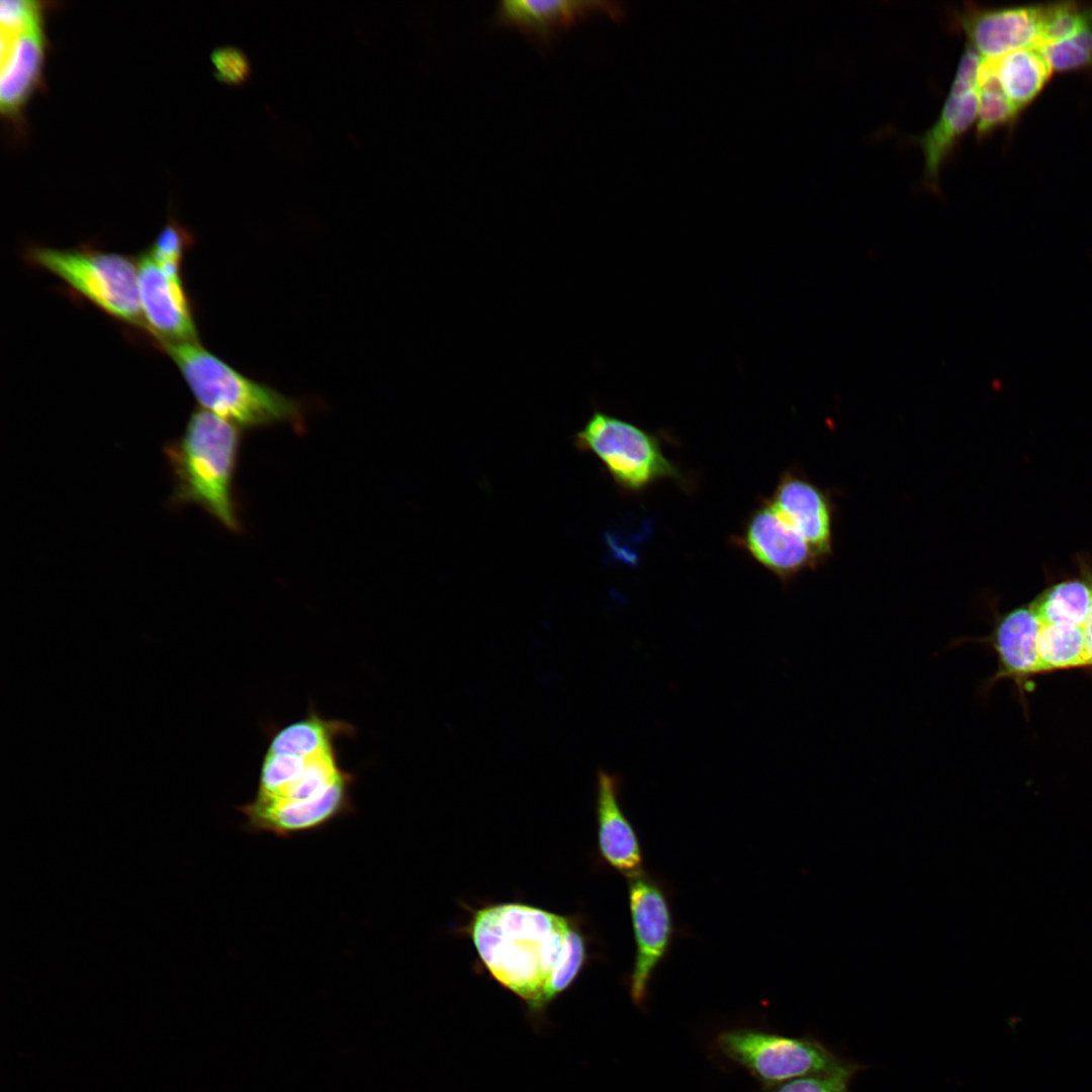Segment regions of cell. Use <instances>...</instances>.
<instances>
[{
    "label": "cell",
    "instance_id": "7c38bea8",
    "mask_svg": "<svg viewBox=\"0 0 1092 1092\" xmlns=\"http://www.w3.org/2000/svg\"><path fill=\"white\" fill-rule=\"evenodd\" d=\"M952 18L967 44L983 59H998L1040 41V5L984 7L966 3Z\"/></svg>",
    "mask_w": 1092,
    "mask_h": 1092
},
{
    "label": "cell",
    "instance_id": "d4e9b609",
    "mask_svg": "<svg viewBox=\"0 0 1092 1092\" xmlns=\"http://www.w3.org/2000/svg\"><path fill=\"white\" fill-rule=\"evenodd\" d=\"M215 76L221 82L238 85L251 75V62L243 50L234 46L216 48L211 53Z\"/></svg>",
    "mask_w": 1092,
    "mask_h": 1092
},
{
    "label": "cell",
    "instance_id": "9a60e30c",
    "mask_svg": "<svg viewBox=\"0 0 1092 1092\" xmlns=\"http://www.w3.org/2000/svg\"><path fill=\"white\" fill-rule=\"evenodd\" d=\"M622 786L620 775L597 770L599 851L608 866L630 879L645 871L644 854L637 831L621 806Z\"/></svg>",
    "mask_w": 1092,
    "mask_h": 1092
},
{
    "label": "cell",
    "instance_id": "3957f363",
    "mask_svg": "<svg viewBox=\"0 0 1092 1092\" xmlns=\"http://www.w3.org/2000/svg\"><path fill=\"white\" fill-rule=\"evenodd\" d=\"M240 428L204 408L189 417L184 433L164 447L173 476L170 505L202 508L231 532L241 531L235 478Z\"/></svg>",
    "mask_w": 1092,
    "mask_h": 1092
},
{
    "label": "cell",
    "instance_id": "5bb4252c",
    "mask_svg": "<svg viewBox=\"0 0 1092 1092\" xmlns=\"http://www.w3.org/2000/svg\"><path fill=\"white\" fill-rule=\"evenodd\" d=\"M355 778L333 787L322 798L305 803L275 804L252 799L237 810L245 817L243 829L250 833H269L290 837L324 828L354 812L352 787Z\"/></svg>",
    "mask_w": 1092,
    "mask_h": 1092
},
{
    "label": "cell",
    "instance_id": "9c48e42d",
    "mask_svg": "<svg viewBox=\"0 0 1092 1092\" xmlns=\"http://www.w3.org/2000/svg\"><path fill=\"white\" fill-rule=\"evenodd\" d=\"M628 902L635 945L630 995L641 1006L655 971L669 956L679 932L672 913L671 887L660 876L644 871L630 878Z\"/></svg>",
    "mask_w": 1092,
    "mask_h": 1092
},
{
    "label": "cell",
    "instance_id": "ac0fdd59",
    "mask_svg": "<svg viewBox=\"0 0 1092 1092\" xmlns=\"http://www.w3.org/2000/svg\"><path fill=\"white\" fill-rule=\"evenodd\" d=\"M990 60L1002 91L1021 112L1037 98L1053 74L1039 44Z\"/></svg>",
    "mask_w": 1092,
    "mask_h": 1092
},
{
    "label": "cell",
    "instance_id": "277c9868",
    "mask_svg": "<svg viewBox=\"0 0 1092 1092\" xmlns=\"http://www.w3.org/2000/svg\"><path fill=\"white\" fill-rule=\"evenodd\" d=\"M173 360L202 408L239 428L304 427L299 400L242 374L198 341L159 345Z\"/></svg>",
    "mask_w": 1092,
    "mask_h": 1092
},
{
    "label": "cell",
    "instance_id": "44dd1931",
    "mask_svg": "<svg viewBox=\"0 0 1092 1092\" xmlns=\"http://www.w3.org/2000/svg\"><path fill=\"white\" fill-rule=\"evenodd\" d=\"M1092 27V3L1074 1L1040 5L1039 44L1066 40Z\"/></svg>",
    "mask_w": 1092,
    "mask_h": 1092
},
{
    "label": "cell",
    "instance_id": "52a82bcc",
    "mask_svg": "<svg viewBox=\"0 0 1092 1092\" xmlns=\"http://www.w3.org/2000/svg\"><path fill=\"white\" fill-rule=\"evenodd\" d=\"M49 5L29 0L0 2V109L16 134L23 133V108L42 83Z\"/></svg>",
    "mask_w": 1092,
    "mask_h": 1092
},
{
    "label": "cell",
    "instance_id": "5b68a950",
    "mask_svg": "<svg viewBox=\"0 0 1092 1092\" xmlns=\"http://www.w3.org/2000/svg\"><path fill=\"white\" fill-rule=\"evenodd\" d=\"M26 260L59 277L108 315L148 332L140 301L136 260L89 246H32L26 250Z\"/></svg>",
    "mask_w": 1092,
    "mask_h": 1092
},
{
    "label": "cell",
    "instance_id": "30bf717a",
    "mask_svg": "<svg viewBox=\"0 0 1092 1092\" xmlns=\"http://www.w3.org/2000/svg\"><path fill=\"white\" fill-rule=\"evenodd\" d=\"M734 542L784 584L821 564L806 540L782 518L767 498L746 518Z\"/></svg>",
    "mask_w": 1092,
    "mask_h": 1092
},
{
    "label": "cell",
    "instance_id": "d6986e66",
    "mask_svg": "<svg viewBox=\"0 0 1092 1092\" xmlns=\"http://www.w3.org/2000/svg\"><path fill=\"white\" fill-rule=\"evenodd\" d=\"M355 734L354 727L342 720L323 718L312 707L306 716L271 736L268 752L298 756H315L336 749L341 737Z\"/></svg>",
    "mask_w": 1092,
    "mask_h": 1092
},
{
    "label": "cell",
    "instance_id": "2e32d148",
    "mask_svg": "<svg viewBox=\"0 0 1092 1092\" xmlns=\"http://www.w3.org/2000/svg\"><path fill=\"white\" fill-rule=\"evenodd\" d=\"M614 6L588 0H506L494 13L497 24L515 28L535 43L548 46L557 35L597 13H611Z\"/></svg>",
    "mask_w": 1092,
    "mask_h": 1092
},
{
    "label": "cell",
    "instance_id": "603a6c76",
    "mask_svg": "<svg viewBox=\"0 0 1092 1092\" xmlns=\"http://www.w3.org/2000/svg\"><path fill=\"white\" fill-rule=\"evenodd\" d=\"M1039 46L1053 73L1092 70V27L1070 39Z\"/></svg>",
    "mask_w": 1092,
    "mask_h": 1092
},
{
    "label": "cell",
    "instance_id": "7a4b0ae2",
    "mask_svg": "<svg viewBox=\"0 0 1092 1092\" xmlns=\"http://www.w3.org/2000/svg\"><path fill=\"white\" fill-rule=\"evenodd\" d=\"M567 918L519 903L478 910L470 933L486 969L532 1008L563 949Z\"/></svg>",
    "mask_w": 1092,
    "mask_h": 1092
},
{
    "label": "cell",
    "instance_id": "6da1fadb",
    "mask_svg": "<svg viewBox=\"0 0 1092 1092\" xmlns=\"http://www.w3.org/2000/svg\"><path fill=\"white\" fill-rule=\"evenodd\" d=\"M968 644L996 656L995 671L976 695L986 699L1002 680L1012 681L1022 706L1029 681L1037 675L1072 669L1092 670V570L1055 582L1030 602L1007 612L993 611L990 633L958 637L947 650Z\"/></svg>",
    "mask_w": 1092,
    "mask_h": 1092
},
{
    "label": "cell",
    "instance_id": "7402d4cb",
    "mask_svg": "<svg viewBox=\"0 0 1092 1092\" xmlns=\"http://www.w3.org/2000/svg\"><path fill=\"white\" fill-rule=\"evenodd\" d=\"M585 959V939L576 924L570 922L561 954L533 1009L537 1010L542 1008L556 995L566 989L579 973Z\"/></svg>",
    "mask_w": 1092,
    "mask_h": 1092
},
{
    "label": "cell",
    "instance_id": "ffe728a7",
    "mask_svg": "<svg viewBox=\"0 0 1092 1092\" xmlns=\"http://www.w3.org/2000/svg\"><path fill=\"white\" fill-rule=\"evenodd\" d=\"M978 117L976 136L984 139L996 129L1010 127L1019 111L1005 96L990 59H983L978 77Z\"/></svg>",
    "mask_w": 1092,
    "mask_h": 1092
},
{
    "label": "cell",
    "instance_id": "8fae6325",
    "mask_svg": "<svg viewBox=\"0 0 1092 1092\" xmlns=\"http://www.w3.org/2000/svg\"><path fill=\"white\" fill-rule=\"evenodd\" d=\"M139 293L148 332L159 345L197 340L190 299L181 274L166 272L147 250L138 259Z\"/></svg>",
    "mask_w": 1092,
    "mask_h": 1092
},
{
    "label": "cell",
    "instance_id": "cb8c5ba5",
    "mask_svg": "<svg viewBox=\"0 0 1092 1092\" xmlns=\"http://www.w3.org/2000/svg\"><path fill=\"white\" fill-rule=\"evenodd\" d=\"M193 241L192 234L186 228L174 217H169L148 251L157 261L181 265Z\"/></svg>",
    "mask_w": 1092,
    "mask_h": 1092
},
{
    "label": "cell",
    "instance_id": "484cf974",
    "mask_svg": "<svg viewBox=\"0 0 1092 1092\" xmlns=\"http://www.w3.org/2000/svg\"><path fill=\"white\" fill-rule=\"evenodd\" d=\"M850 1078L846 1075L806 1076L767 1086L764 1092H847Z\"/></svg>",
    "mask_w": 1092,
    "mask_h": 1092
},
{
    "label": "cell",
    "instance_id": "e0dca14e",
    "mask_svg": "<svg viewBox=\"0 0 1092 1092\" xmlns=\"http://www.w3.org/2000/svg\"><path fill=\"white\" fill-rule=\"evenodd\" d=\"M979 97L977 88L952 81L937 120L919 139L923 155L924 185L939 192V174L962 138L976 123Z\"/></svg>",
    "mask_w": 1092,
    "mask_h": 1092
},
{
    "label": "cell",
    "instance_id": "8992f818",
    "mask_svg": "<svg viewBox=\"0 0 1092 1092\" xmlns=\"http://www.w3.org/2000/svg\"><path fill=\"white\" fill-rule=\"evenodd\" d=\"M574 445L596 456L626 492H639L661 479L685 480L655 433L601 410H595L576 432Z\"/></svg>",
    "mask_w": 1092,
    "mask_h": 1092
},
{
    "label": "cell",
    "instance_id": "4fadbf2b",
    "mask_svg": "<svg viewBox=\"0 0 1092 1092\" xmlns=\"http://www.w3.org/2000/svg\"><path fill=\"white\" fill-rule=\"evenodd\" d=\"M767 499L806 540L821 564L832 555L835 509L829 491L801 471L787 469Z\"/></svg>",
    "mask_w": 1092,
    "mask_h": 1092
},
{
    "label": "cell",
    "instance_id": "ba28073f",
    "mask_svg": "<svg viewBox=\"0 0 1092 1092\" xmlns=\"http://www.w3.org/2000/svg\"><path fill=\"white\" fill-rule=\"evenodd\" d=\"M719 1051L766 1086L815 1075L851 1076L856 1066L837 1058L820 1042L754 1029L726 1030L717 1037Z\"/></svg>",
    "mask_w": 1092,
    "mask_h": 1092
}]
</instances>
